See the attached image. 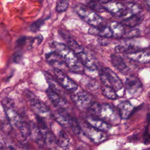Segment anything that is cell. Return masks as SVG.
<instances>
[{
  "instance_id": "obj_1",
  "label": "cell",
  "mask_w": 150,
  "mask_h": 150,
  "mask_svg": "<svg viewBox=\"0 0 150 150\" xmlns=\"http://www.w3.org/2000/svg\"><path fill=\"white\" fill-rule=\"evenodd\" d=\"M50 46L53 51L60 56L66 66L71 71L77 73L83 71V65L81 63L75 53L67 45L56 41H52Z\"/></svg>"
},
{
  "instance_id": "obj_2",
  "label": "cell",
  "mask_w": 150,
  "mask_h": 150,
  "mask_svg": "<svg viewBox=\"0 0 150 150\" xmlns=\"http://www.w3.org/2000/svg\"><path fill=\"white\" fill-rule=\"evenodd\" d=\"M88 110L91 114L98 116L108 124H118L121 118L118 110L117 111L113 107L108 104H100L98 103L93 102Z\"/></svg>"
},
{
  "instance_id": "obj_3",
  "label": "cell",
  "mask_w": 150,
  "mask_h": 150,
  "mask_svg": "<svg viewBox=\"0 0 150 150\" xmlns=\"http://www.w3.org/2000/svg\"><path fill=\"white\" fill-rule=\"evenodd\" d=\"M74 10L76 13L86 23L93 27L100 26L103 18L95 11L83 5H76Z\"/></svg>"
},
{
  "instance_id": "obj_4",
  "label": "cell",
  "mask_w": 150,
  "mask_h": 150,
  "mask_svg": "<svg viewBox=\"0 0 150 150\" xmlns=\"http://www.w3.org/2000/svg\"><path fill=\"white\" fill-rule=\"evenodd\" d=\"M100 79L103 84L111 86L117 92L123 88V84L118 76L110 68L103 67L100 71Z\"/></svg>"
},
{
  "instance_id": "obj_5",
  "label": "cell",
  "mask_w": 150,
  "mask_h": 150,
  "mask_svg": "<svg viewBox=\"0 0 150 150\" xmlns=\"http://www.w3.org/2000/svg\"><path fill=\"white\" fill-rule=\"evenodd\" d=\"M81 128V131L84 133L86 136L95 143H101L107 139V135L103 131L96 129L87 123V124H83Z\"/></svg>"
},
{
  "instance_id": "obj_6",
  "label": "cell",
  "mask_w": 150,
  "mask_h": 150,
  "mask_svg": "<svg viewBox=\"0 0 150 150\" xmlns=\"http://www.w3.org/2000/svg\"><path fill=\"white\" fill-rule=\"evenodd\" d=\"M54 75L59 84L69 91L73 92L77 89V85L60 69H54Z\"/></svg>"
},
{
  "instance_id": "obj_7",
  "label": "cell",
  "mask_w": 150,
  "mask_h": 150,
  "mask_svg": "<svg viewBox=\"0 0 150 150\" xmlns=\"http://www.w3.org/2000/svg\"><path fill=\"white\" fill-rule=\"evenodd\" d=\"M106 11L116 16H128V11L126 5L112 0L102 4Z\"/></svg>"
},
{
  "instance_id": "obj_8",
  "label": "cell",
  "mask_w": 150,
  "mask_h": 150,
  "mask_svg": "<svg viewBox=\"0 0 150 150\" xmlns=\"http://www.w3.org/2000/svg\"><path fill=\"white\" fill-rule=\"evenodd\" d=\"M125 87L128 93L132 97L139 96L143 90L140 80L135 76H130L126 79Z\"/></svg>"
},
{
  "instance_id": "obj_9",
  "label": "cell",
  "mask_w": 150,
  "mask_h": 150,
  "mask_svg": "<svg viewBox=\"0 0 150 150\" xmlns=\"http://www.w3.org/2000/svg\"><path fill=\"white\" fill-rule=\"evenodd\" d=\"M26 97L30 106L33 110L38 114V115H46L48 114L49 110L47 107H46V105L39 100L36 98L33 94L29 91H27Z\"/></svg>"
},
{
  "instance_id": "obj_10",
  "label": "cell",
  "mask_w": 150,
  "mask_h": 150,
  "mask_svg": "<svg viewBox=\"0 0 150 150\" xmlns=\"http://www.w3.org/2000/svg\"><path fill=\"white\" fill-rule=\"evenodd\" d=\"M74 103L80 109H88L93 103L90 96L85 91H79L71 96Z\"/></svg>"
},
{
  "instance_id": "obj_11",
  "label": "cell",
  "mask_w": 150,
  "mask_h": 150,
  "mask_svg": "<svg viewBox=\"0 0 150 150\" xmlns=\"http://www.w3.org/2000/svg\"><path fill=\"white\" fill-rule=\"evenodd\" d=\"M129 59L140 63L150 62V51L148 50H138L134 52L126 54Z\"/></svg>"
},
{
  "instance_id": "obj_12",
  "label": "cell",
  "mask_w": 150,
  "mask_h": 150,
  "mask_svg": "<svg viewBox=\"0 0 150 150\" xmlns=\"http://www.w3.org/2000/svg\"><path fill=\"white\" fill-rule=\"evenodd\" d=\"M86 122L90 126L103 131H107L110 129L111 125L101 118L93 116H87L85 118Z\"/></svg>"
},
{
  "instance_id": "obj_13",
  "label": "cell",
  "mask_w": 150,
  "mask_h": 150,
  "mask_svg": "<svg viewBox=\"0 0 150 150\" xmlns=\"http://www.w3.org/2000/svg\"><path fill=\"white\" fill-rule=\"evenodd\" d=\"M89 34L98 36L101 38H113L112 33L110 26H100L98 27H91L88 30Z\"/></svg>"
},
{
  "instance_id": "obj_14",
  "label": "cell",
  "mask_w": 150,
  "mask_h": 150,
  "mask_svg": "<svg viewBox=\"0 0 150 150\" xmlns=\"http://www.w3.org/2000/svg\"><path fill=\"white\" fill-rule=\"evenodd\" d=\"M46 59L50 64L54 67V69H60V67H62L63 65L66 66L63 59L57 53L54 51L46 54Z\"/></svg>"
},
{
  "instance_id": "obj_15",
  "label": "cell",
  "mask_w": 150,
  "mask_h": 150,
  "mask_svg": "<svg viewBox=\"0 0 150 150\" xmlns=\"http://www.w3.org/2000/svg\"><path fill=\"white\" fill-rule=\"evenodd\" d=\"M5 112L6 114V116L9 121V122L18 128V129L22 127V124L25 122L23 121L19 115L12 108H5Z\"/></svg>"
},
{
  "instance_id": "obj_16",
  "label": "cell",
  "mask_w": 150,
  "mask_h": 150,
  "mask_svg": "<svg viewBox=\"0 0 150 150\" xmlns=\"http://www.w3.org/2000/svg\"><path fill=\"white\" fill-rule=\"evenodd\" d=\"M46 94L51 102L55 106L60 108H63L66 107V102L63 99V98L50 88L47 89Z\"/></svg>"
},
{
  "instance_id": "obj_17",
  "label": "cell",
  "mask_w": 150,
  "mask_h": 150,
  "mask_svg": "<svg viewBox=\"0 0 150 150\" xmlns=\"http://www.w3.org/2000/svg\"><path fill=\"white\" fill-rule=\"evenodd\" d=\"M134 107L128 101L121 102L117 106V110L122 119L128 118L134 111Z\"/></svg>"
},
{
  "instance_id": "obj_18",
  "label": "cell",
  "mask_w": 150,
  "mask_h": 150,
  "mask_svg": "<svg viewBox=\"0 0 150 150\" xmlns=\"http://www.w3.org/2000/svg\"><path fill=\"white\" fill-rule=\"evenodd\" d=\"M111 62L112 64L120 71L127 74L129 69L124 60L119 55L113 54L111 56Z\"/></svg>"
},
{
  "instance_id": "obj_19",
  "label": "cell",
  "mask_w": 150,
  "mask_h": 150,
  "mask_svg": "<svg viewBox=\"0 0 150 150\" xmlns=\"http://www.w3.org/2000/svg\"><path fill=\"white\" fill-rule=\"evenodd\" d=\"M77 58L81 62V63L83 65V66L86 67V68L91 70H95L97 69L96 65L95 63L90 59L89 56L85 52L84 50L76 54Z\"/></svg>"
},
{
  "instance_id": "obj_20",
  "label": "cell",
  "mask_w": 150,
  "mask_h": 150,
  "mask_svg": "<svg viewBox=\"0 0 150 150\" xmlns=\"http://www.w3.org/2000/svg\"><path fill=\"white\" fill-rule=\"evenodd\" d=\"M143 20V16L140 13L132 15L127 18H125L121 23L124 26L130 28H134L142 22Z\"/></svg>"
},
{
  "instance_id": "obj_21",
  "label": "cell",
  "mask_w": 150,
  "mask_h": 150,
  "mask_svg": "<svg viewBox=\"0 0 150 150\" xmlns=\"http://www.w3.org/2000/svg\"><path fill=\"white\" fill-rule=\"evenodd\" d=\"M110 27L111 29L113 38H123L125 32L124 25L117 22H112L110 23Z\"/></svg>"
},
{
  "instance_id": "obj_22",
  "label": "cell",
  "mask_w": 150,
  "mask_h": 150,
  "mask_svg": "<svg viewBox=\"0 0 150 150\" xmlns=\"http://www.w3.org/2000/svg\"><path fill=\"white\" fill-rule=\"evenodd\" d=\"M57 144L60 148L63 149H67L70 146V139L66 133L63 130L60 131L59 133L58 138L57 139Z\"/></svg>"
},
{
  "instance_id": "obj_23",
  "label": "cell",
  "mask_w": 150,
  "mask_h": 150,
  "mask_svg": "<svg viewBox=\"0 0 150 150\" xmlns=\"http://www.w3.org/2000/svg\"><path fill=\"white\" fill-rule=\"evenodd\" d=\"M54 117L57 122L62 125L64 127H70L72 118L68 114H66V112L63 111L57 112L54 115Z\"/></svg>"
},
{
  "instance_id": "obj_24",
  "label": "cell",
  "mask_w": 150,
  "mask_h": 150,
  "mask_svg": "<svg viewBox=\"0 0 150 150\" xmlns=\"http://www.w3.org/2000/svg\"><path fill=\"white\" fill-rule=\"evenodd\" d=\"M138 50H139L138 49L137 47L135 46L129 44V43H125V44H120L115 46V51L117 53H129L131 52H134L135 51H137Z\"/></svg>"
},
{
  "instance_id": "obj_25",
  "label": "cell",
  "mask_w": 150,
  "mask_h": 150,
  "mask_svg": "<svg viewBox=\"0 0 150 150\" xmlns=\"http://www.w3.org/2000/svg\"><path fill=\"white\" fill-rule=\"evenodd\" d=\"M102 93H103V94L105 97L109 99L115 100L118 97V94L117 93V91L110 85L103 84V86L102 88Z\"/></svg>"
},
{
  "instance_id": "obj_26",
  "label": "cell",
  "mask_w": 150,
  "mask_h": 150,
  "mask_svg": "<svg viewBox=\"0 0 150 150\" xmlns=\"http://www.w3.org/2000/svg\"><path fill=\"white\" fill-rule=\"evenodd\" d=\"M126 6L128 11V16H129L132 15L140 13L142 11V9L140 5L135 3H133V2L128 3L126 4Z\"/></svg>"
},
{
  "instance_id": "obj_27",
  "label": "cell",
  "mask_w": 150,
  "mask_h": 150,
  "mask_svg": "<svg viewBox=\"0 0 150 150\" xmlns=\"http://www.w3.org/2000/svg\"><path fill=\"white\" fill-rule=\"evenodd\" d=\"M46 80L50 86L49 88H50L51 89H52L53 91H54L55 92H56L57 93H58L59 94V92L60 91V87L59 86V83L56 81L51 76H50L49 74H46L45 75Z\"/></svg>"
},
{
  "instance_id": "obj_28",
  "label": "cell",
  "mask_w": 150,
  "mask_h": 150,
  "mask_svg": "<svg viewBox=\"0 0 150 150\" xmlns=\"http://www.w3.org/2000/svg\"><path fill=\"white\" fill-rule=\"evenodd\" d=\"M69 0H57L56 5V10L57 12H63L69 7Z\"/></svg>"
},
{
  "instance_id": "obj_29",
  "label": "cell",
  "mask_w": 150,
  "mask_h": 150,
  "mask_svg": "<svg viewBox=\"0 0 150 150\" xmlns=\"http://www.w3.org/2000/svg\"><path fill=\"white\" fill-rule=\"evenodd\" d=\"M88 6L89 8H91L92 9H93L94 11L98 12H103L106 11L105 9L104 8V7L102 5V4H100V3H98L96 1H91L90 2H89L88 3Z\"/></svg>"
},
{
  "instance_id": "obj_30",
  "label": "cell",
  "mask_w": 150,
  "mask_h": 150,
  "mask_svg": "<svg viewBox=\"0 0 150 150\" xmlns=\"http://www.w3.org/2000/svg\"><path fill=\"white\" fill-rule=\"evenodd\" d=\"M46 19L47 18H45V19L40 18L36 21L35 22H33L30 26V30L33 32H38L40 28L43 25V23H45V21Z\"/></svg>"
},
{
  "instance_id": "obj_31",
  "label": "cell",
  "mask_w": 150,
  "mask_h": 150,
  "mask_svg": "<svg viewBox=\"0 0 150 150\" xmlns=\"http://www.w3.org/2000/svg\"><path fill=\"white\" fill-rule=\"evenodd\" d=\"M140 33V30L138 29H133L130 31L125 33L123 38H132L134 37H136L138 36Z\"/></svg>"
},
{
  "instance_id": "obj_32",
  "label": "cell",
  "mask_w": 150,
  "mask_h": 150,
  "mask_svg": "<svg viewBox=\"0 0 150 150\" xmlns=\"http://www.w3.org/2000/svg\"><path fill=\"white\" fill-rule=\"evenodd\" d=\"M29 38L26 36H22L18 38L17 40V43L19 46H23L25 45L29 41Z\"/></svg>"
},
{
  "instance_id": "obj_33",
  "label": "cell",
  "mask_w": 150,
  "mask_h": 150,
  "mask_svg": "<svg viewBox=\"0 0 150 150\" xmlns=\"http://www.w3.org/2000/svg\"><path fill=\"white\" fill-rule=\"evenodd\" d=\"M99 87V84L97 83V81L94 80H91L88 82L87 87L91 90H96L98 89Z\"/></svg>"
},
{
  "instance_id": "obj_34",
  "label": "cell",
  "mask_w": 150,
  "mask_h": 150,
  "mask_svg": "<svg viewBox=\"0 0 150 150\" xmlns=\"http://www.w3.org/2000/svg\"><path fill=\"white\" fill-rule=\"evenodd\" d=\"M98 42L101 45H107L108 43V41L107 40V38L101 37H100V38L98 39Z\"/></svg>"
},
{
  "instance_id": "obj_35",
  "label": "cell",
  "mask_w": 150,
  "mask_h": 150,
  "mask_svg": "<svg viewBox=\"0 0 150 150\" xmlns=\"http://www.w3.org/2000/svg\"><path fill=\"white\" fill-rule=\"evenodd\" d=\"M21 58H22V55L20 54L19 53H18V54H16L14 56V58H13V60L15 62H19L20 60H21Z\"/></svg>"
},
{
  "instance_id": "obj_36",
  "label": "cell",
  "mask_w": 150,
  "mask_h": 150,
  "mask_svg": "<svg viewBox=\"0 0 150 150\" xmlns=\"http://www.w3.org/2000/svg\"><path fill=\"white\" fill-rule=\"evenodd\" d=\"M90 1H98L100 2H101V4H104V3H106L108 2L111 0H90Z\"/></svg>"
},
{
  "instance_id": "obj_37",
  "label": "cell",
  "mask_w": 150,
  "mask_h": 150,
  "mask_svg": "<svg viewBox=\"0 0 150 150\" xmlns=\"http://www.w3.org/2000/svg\"><path fill=\"white\" fill-rule=\"evenodd\" d=\"M145 2L148 8L150 9V0H145Z\"/></svg>"
},
{
  "instance_id": "obj_38",
  "label": "cell",
  "mask_w": 150,
  "mask_h": 150,
  "mask_svg": "<svg viewBox=\"0 0 150 150\" xmlns=\"http://www.w3.org/2000/svg\"><path fill=\"white\" fill-rule=\"evenodd\" d=\"M8 150H15V149L13 147H12L11 146H9L8 148Z\"/></svg>"
},
{
  "instance_id": "obj_39",
  "label": "cell",
  "mask_w": 150,
  "mask_h": 150,
  "mask_svg": "<svg viewBox=\"0 0 150 150\" xmlns=\"http://www.w3.org/2000/svg\"><path fill=\"white\" fill-rule=\"evenodd\" d=\"M76 150H82V149H76Z\"/></svg>"
},
{
  "instance_id": "obj_40",
  "label": "cell",
  "mask_w": 150,
  "mask_h": 150,
  "mask_svg": "<svg viewBox=\"0 0 150 150\" xmlns=\"http://www.w3.org/2000/svg\"><path fill=\"white\" fill-rule=\"evenodd\" d=\"M122 1H125V0H122Z\"/></svg>"
}]
</instances>
